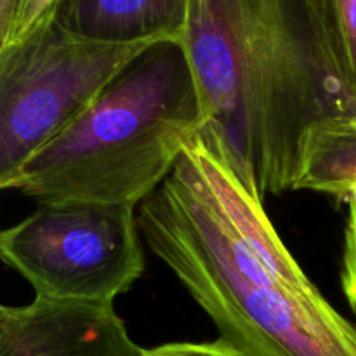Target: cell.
<instances>
[{"label": "cell", "instance_id": "6da1fadb", "mask_svg": "<svg viewBox=\"0 0 356 356\" xmlns=\"http://www.w3.org/2000/svg\"><path fill=\"white\" fill-rule=\"evenodd\" d=\"M148 249L245 356H356V327L309 280L202 129L138 207Z\"/></svg>", "mask_w": 356, "mask_h": 356}, {"label": "cell", "instance_id": "7a4b0ae2", "mask_svg": "<svg viewBox=\"0 0 356 356\" xmlns=\"http://www.w3.org/2000/svg\"><path fill=\"white\" fill-rule=\"evenodd\" d=\"M207 132L257 200L294 190L313 125L356 115L329 0H190Z\"/></svg>", "mask_w": 356, "mask_h": 356}, {"label": "cell", "instance_id": "3957f363", "mask_svg": "<svg viewBox=\"0 0 356 356\" xmlns=\"http://www.w3.org/2000/svg\"><path fill=\"white\" fill-rule=\"evenodd\" d=\"M205 125L204 101L183 40L156 42L0 186L38 204L139 207L162 186L184 146Z\"/></svg>", "mask_w": 356, "mask_h": 356}, {"label": "cell", "instance_id": "277c9868", "mask_svg": "<svg viewBox=\"0 0 356 356\" xmlns=\"http://www.w3.org/2000/svg\"><path fill=\"white\" fill-rule=\"evenodd\" d=\"M153 44L87 40L51 19L0 49V183L68 129Z\"/></svg>", "mask_w": 356, "mask_h": 356}, {"label": "cell", "instance_id": "5b68a950", "mask_svg": "<svg viewBox=\"0 0 356 356\" xmlns=\"http://www.w3.org/2000/svg\"><path fill=\"white\" fill-rule=\"evenodd\" d=\"M138 207L47 202L0 235V256L35 296L113 302L145 271Z\"/></svg>", "mask_w": 356, "mask_h": 356}, {"label": "cell", "instance_id": "8992f818", "mask_svg": "<svg viewBox=\"0 0 356 356\" xmlns=\"http://www.w3.org/2000/svg\"><path fill=\"white\" fill-rule=\"evenodd\" d=\"M113 302L35 296L0 306V356H145Z\"/></svg>", "mask_w": 356, "mask_h": 356}, {"label": "cell", "instance_id": "52a82bcc", "mask_svg": "<svg viewBox=\"0 0 356 356\" xmlns=\"http://www.w3.org/2000/svg\"><path fill=\"white\" fill-rule=\"evenodd\" d=\"M190 0H59L52 19L103 44L183 40Z\"/></svg>", "mask_w": 356, "mask_h": 356}, {"label": "cell", "instance_id": "ba28073f", "mask_svg": "<svg viewBox=\"0 0 356 356\" xmlns=\"http://www.w3.org/2000/svg\"><path fill=\"white\" fill-rule=\"evenodd\" d=\"M294 190L348 202L356 191V115L320 122L306 132Z\"/></svg>", "mask_w": 356, "mask_h": 356}, {"label": "cell", "instance_id": "9c48e42d", "mask_svg": "<svg viewBox=\"0 0 356 356\" xmlns=\"http://www.w3.org/2000/svg\"><path fill=\"white\" fill-rule=\"evenodd\" d=\"M348 82L356 94V0H329Z\"/></svg>", "mask_w": 356, "mask_h": 356}, {"label": "cell", "instance_id": "30bf717a", "mask_svg": "<svg viewBox=\"0 0 356 356\" xmlns=\"http://www.w3.org/2000/svg\"><path fill=\"white\" fill-rule=\"evenodd\" d=\"M59 0H24L23 7H21L19 17H17L16 28H14L13 38L7 45L3 47H9V45L16 44L17 40L26 37L28 33H31L33 30H37L40 24L47 23L54 16V10L58 7ZM0 47V49H3Z\"/></svg>", "mask_w": 356, "mask_h": 356}, {"label": "cell", "instance_id": "8fae6325", "mask_svg": "<svg viewBox=\"0 0 356 356\" xmlns=\"http://www.w3.org/2000/svg\"><path fill=\"white\" fill-rule=\"evenodd\" d=\"M145 356H245L218 337L211 343H167L149 348Z\"/></svg>", "mask_w": 356, "mask_h": 356}, {"label": "cell", "instance_id": "7c38bea8", "mask_svg": "<svg viewBox=\"0 0 356 356\" xmlns=\"http://www.w3.org/2000/svg\"><path fill=\"white\" fill-rule=\"evenodd\" d=\"M346 204L350 209H348L346 228H344L343 264L356 268V191Z\"/></svg>", "mask_w": 356, "mask_h": 356}, {"label": "cell", "instance_id": "4fadbf2b", "mask_svg": "<svg viewBox=\"0 0 356 356\" xmlns=\"http://www.w3.org/2000/svg\"><path fill=\"white\" fill-rule=\"evenodd\" d=\"M23 0H0V47L9 44Z\"/></svg>", "mask_w": 356, "mask_h": 356}, {"label": "cell", "instance_id": "5bb4252c", "mask_svg": "<svg viewBox=\"0 0 356 356\" xmlns=\"http://www.w3.org/2000/svg\"><path fill=\"white\" fill-rule=\"evenodd\" d=\"M23 2H24V0H23ZM23 2H21V7H23ZM19 13H21V10H19ZM10 38H13V37H10ZM10 42V40H9Z\"/></svg>", "mask_w": 356, "mask_h": 356}]
</instances>
